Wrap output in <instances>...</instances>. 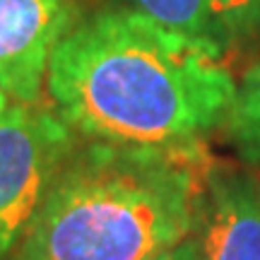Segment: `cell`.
Returning a JSON list of instances; mask_svg holds the SVG:
<instances>
[{
    "label": "cell",
    "mask_w": 260,
    "mask_h": 260,
    "mask_svg": "<svg viewBox=\"0 0 260 260\" xmlns=\"http://www.w3.org/2000/svg\"><path fill=\"white\" fill-rule=\"evenodd\" d=\"M239 84L214 39L133 8L77 19L46 75L51 106L75 135L113 145H195L229 123Z\"/></svg>",
    "instance_id": "cell-1"
},
{
    "label": "cell",
    "mask_w": 260,
    "mask_h": 260,
    "mask_svg": "<svg viewBox=\"0 0 260 260\" xmlns=\"http://www.w3.org/2000/svg\"><path fill=\"white\" fill-rule=\"evenodd\" d=\"M207 171L200 142L75 145L15 260L154 258L193 236Z\"/></svg>",
    "instance_id": "cell-2"
},
{
    "label": "cell",
    "mask_w": 260,
    "mask_h": 260,
    "mask_svg": "<svg viewBox=\"0 0 260 260\" xmlns=\"http://www.w3.org/2000/svg\"><path fill=\"white\" fill-rule=\"evenodd\" d=\"M75 145L53 106L0 104V260L17 248Z\"/></svg>",
    "instance_id": "cell-3"
},
{
    "label": "cell",
    "mask_w": 260,
    "mask_h": 260,
    "mask_svg": "<svg viewBox=\"0 0 260 260\" xmlns=\"http://www.w3.org/2000/svg\"><path fill=\"white\" fill-rule=\"evenodd\" d=\"M75 22L73 0H0V104L39 102L51 56Z\"/></svg>",
    "instance_id": "cell-4"
},
{
    "label": "cell",
    "mask_w": 260,
    "mask_h": 260,
    "mask_svg": "<svg viewBox=\"0 0 260 260\" xmlns=\"http://www.w3.org/2000/svg\"><path fill=\"white\" fill-rule=\"evenodd\" d=\"M193 239L203 260H260V174L210 169Z\"/></svg>",
    "instance_id": "cell-5"
},
{
    "label": "cell",
    "mask_w": 260,
    "mask_h": 260,
    "mask_svg": "<svg viewBox=\"0 0 260 260\" xmlns=\"http://www.w3.org/2000/svg\"><path fill=\"white\" fill-rule=\"evenodd\" d=\"M121 3L125 8L138 10L183 34L214 39L212 0H121Z\"/></svg>",
    "instance_id": "cell-6"
},
{
    "label": "cell",
    "mask_w": 260,
    "mask_h": 260,
    "mask_svg": "<svg viewBox=\"0 0 260 260\" xmlns=\"http://www.w3.org/2000/svg\"><path fill=\"white\" fill-rule=\"evenodd\" d=\"M229 128L243 154L253 161H260V63L243 75L236 89Z\"/></svg>",
    "instance_id": "cell-7"
},
{
    "label": "cell",
    "mask_w": 260,
    "mask_h": 260,
    "mask_svg": "<svg viewBox=\"0 0 260 260\" xmlns=\"http://www.w3.org/2000/svg\"><path fill=\"white\" fill-rule=\"evenodd\" d=\"M214 29H243L260 19V0H212Z\"/></svg>",
    "instance_id": "cell-8"
},
{
    "label": "cell",
    "mask_w": 260,
    "mask_h": 260,
    "mask_svg": "<svg viewBox=\"0 0 260 260\" xmlns=\"http://www.w3.org/2000/svg\"><path fill=\"white\" fill-rule=\"evenodd\" d=\"M149 260H203V255H200V248H198L195 239L190 236L183 243H178V246L159 253V255H154V258H149Z\"/></svg>",
    "instance_id": "cell-9"
}]
</instances>
